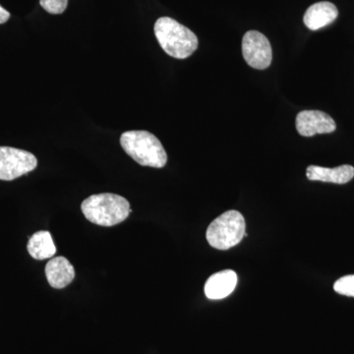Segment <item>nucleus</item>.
I'll list each match as a JSON object with an SVG mask.
<instances>
[{
  "label": "nucleus",
  "mask_w": 354,
  "mask_h": 354,
  "mask_svg": "<svg viewBox=\"0 0 354 354\" xmlns=\"http://www.w3.org/2000/svg\"><path fill=\"white\" fill-rule=\"evenodd\" d=\"M39 4L46 12L57 15L66 10L68 0H39Z\"/></svg>",
  "instance_id": "14"
},
{
  "label": "nucleus",
  "mask_w": 354,
  "mask_h": 354,
  "mask_svg": "<svg viewBox=\"0 0 354 354\" xmlns=\"http://www.w3.org/2000/svg\"><path fill=\"white\" fill-rule=\"evenodd\" d=\"M335 292L344 297H354V274L337 279L334 285Z\"/></svg>",
  "instance_id": "13"
},
{
  "label": "nucleus",
  "mask_w": 354,
  "mask_h": 354,
  "mask_svg": "<svg viewBox=\"0 0 354 354\" xmlns=\"http://www.w3.org/2000/svg\"><path fill=\"white\" fill-rule=\"evenodd\" d=\"M306 176L311 181H322L335 184H346L354 177L353 165H344L335 169L309 165L306 169Z\"/></svg>",
  "instance_id": "10"
},
{
  "label": "nucleus",
  "mask_w": 354,
  "mask_h": 354,
  "mask_svg": "<svg viewBox=\"0 0 354 354\" xmlns=\"http://www.w3.org/2000/svg\"><path fill=\"white\" fill-rule=\"evenodd\" d=\"M236 272L232 270H225L212 274L205 283V295L212 300L223 299L232 295L236 288Z\"/></svg>",
  "instance_id": "8"
},
{
  "label": "nucleus",
  "mask_w": 354,
  "mask_h": 354,
  "mask_svg": "<svg viewBox=\"0 0 354 354\" xmlns=\"http://www.w3.org/2000/svg\"><path fill=\"white\" fill-rule=\"evenodd\" d=\"M339 16V10L335 4L328 1L318 2L307 9L304 22L311 31L322 29L332 24Z\"/></svg>",
  "instance_id": "9"
},
{
  "label": "nucleus",
  "mask_w": 354,
  "mask_h": 354,
  "mask_svg": "<svg viewBox=\"0 0 354 354\" xmlns=\"http://www.w3.org/2000/svg\"><path fill=\"white\" fill-rule=\"evenodd\" d=\"M46 276L50 286L60 290L72 283L75 277V271L66 258L55 257L46 264Z\"/></svg>",
  "instance_id": "11"
},
{
  "label": "nucleus",
  "mask_w": 354,
  "mask_h": 354,
  "mask_svg": "<svg viewBox=\"0 0 354 354\" xmlns=\"http://www.w3.org/2000/svg\"><path fill=\"white\" fill-rule=\"evenodd\" d=\"M156 38L169 57L185 59L198 48V38L190 29L171 17H162L153 27Z\"/></svg>",
  "instance_id": "1"
},
{
  "label": "nucleus",
  "mask_w": 354,
  "mask_h": 354,
  "mask_svg": "<svg viewBox=\"0 0 354 354\" xmlns=\"http://www.w3.org/2000/svg\"><path fill=\"white\" fill-rule=\"evenodd\" d=\"M81 209L88 221L102 227L118 225L131 213L129 202L113 193L92 195L84 200Z\"/></svg>",
  "instance_id": "2"
},
{
  "label": "nucleus",
  "mask_w": 354,
  "mask_h": 354,
  "mask_svg": "<svg viewBox=\"0 0 354 354\" xmlns=\"http://www.w3.org/2000/svg\"><path fill=\"white\" fill-rule=\"evenodd\" d=\"M246 223L239 211L230 209L212 221L206 237L209 245L218 250H228L245 236Z\"/></svg>",
  "instance_id": "4"
},
{
  "label": "nucleus",
  "mask_w": 354,
  "mask_h": 354,
  "mask_svg": "<svg viewBox=\"0 0 354 354\" xmlns=\"http://www.w3.org/2000/svg\"><path fill=\"white\" fill-rule=\"evenodd\" d=\"M120 144L125 153L143 167L162 169L167 165L164 146L152 133L143 130L122 133Z\"/></svg>",
  "instance_id": "3"
},
{
  "label": "nucleus",
  "mask_w": 354,
  "mask_h": 354,
  "mask_svg": "<svg viewBox=\"0 0 354 354\" xmlns=\"http://www.w3.org/2000/svg\"><path fill=\"white\" fill-rule=\"evenodd\" d=\"M37 158L32 153L11 147H0V180L11 181L36 169Z\"/></svg>",
  "instance_id": "5"
},
{
  "label": "nucleus",
  "mask_w": 354,
  "mask_h": 354,
  "mask_svg": "<svg viewBox=\"0 0 354 354\" xmlns=\"http://www.w3.org/2000/svg\"><path fill=\"white\" fill-rule=\"evenodd\" d=\"M295 127L297 132L304 137H312L316 134H329L337 129L335 120L329 114L321 111H300L295 120Z\"/></svg>",
  "instance_id": "7"
},
{
  "label": "nucleus",
  "mask_w": 354,
  "mask_h": 354,
  "mask_svg": "<svg viewBox=\"0 0 354 354\" xmlns=\"http://www.w3.org/2000/svg\"><path fill=\"white\" fill-rule=\"evenodd\" d=\"M10 18V13L0 6V24H4Z\"/></svg>",
  "instance_id": "15"
},
{
  "label": "nucleus",
  "mask_w": 354,
  "mask_h": 354,
  "mask_svg": "<svg viewBox=\"0 0 354 354\" xmlns=\"http://www.w3.org/2000/svg\"><path fill=\"white\" fill-rule=\"evenodd\" d=\"M28 252L36 260L50 259L57 253V247L50 232L41 230L32 234L28 242Z\"/></svg>",
  "instance_id": "12"
},
{
  "label": "nucleus",
  "mask_w": 354,
  "mask_h": 354,
  "mask_svg": "<svg viewBox=\"0 0 354 354\" xmlns=\"http://www.w3.org/2000/svg\"><path fill=\"white\" fill-rule=\"evenodd\" d=\"M242 55L252 68H268L272 59L271 44L262 32L248 31L242 39Z\"/></svg>",
  "instance_id": "6"
}]
</instances>
